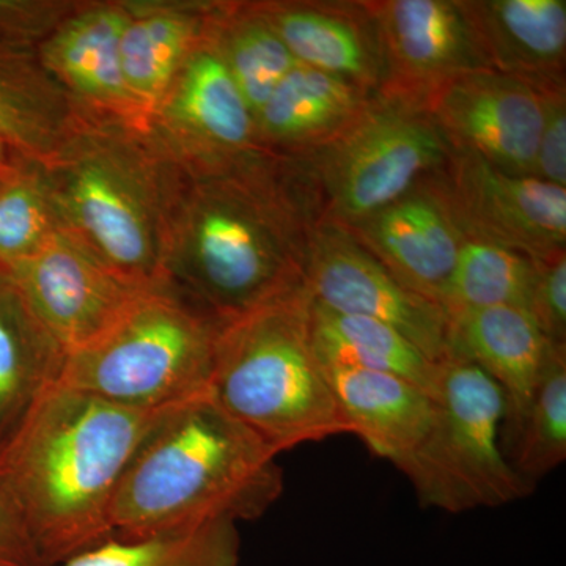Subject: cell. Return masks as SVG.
Segmentation results:
<instances>
[{"label":"cell","mask_w":566,"mask_h":566,"mask_svg":"<svg viewBox=\"0 0 566 566\" xmlns=\"http://www.w3.org/2000/svg\"><path fill=\"white\" fill-rule=\"evenodd\" d=\"M125 0H82L39 44L40 61L82 109L147 123L123 77Z\"/></svg>","instance_id":"17"},{"label":"cell","mask_w":566,"mask_h":566,"mask_svg":"<svg viewBox=\"0 0 566 566\" xmlns=\"http://www.w3.org/2000/svg\"><path fill=\"white\" fill-rule=\"evenodd\" d=\"M161 411L55 385L0 446V488L44 566L62 565L112 538L115 493Z\"/></svg>","instance_id":"2"},{"label":"cell","mask_w":566,"mask_h":566,"mask_svg":"<svg viewBox=\"0 0 566 566\" xmlns=\"http://www.w3.org/2000/svg\"><path fill=\"white\" fill-rule=\"evenodd\" d=\"M81 2L82 0H0V43L39 46Z\"/></svg>","instance_id":"31"},{"label":"cell","mask_w":566,"mask_h":566,"mask_svg":"<svg viewBox=\"0 0 566 566\" xmlns=\"http://www.w3.org/2000/svg\"><path fill=\"white\" fill-rule=\"evenodd\" d=\"M207 39L240 88L253 118L297 65L253 0H212Z\"/></svg>","instance_id":"26"},{"label":"cell","mask_w":566,"mask_h":566,"mask_svg":"<svg viewBox=\"0 0 566 566\" xmlns=\"http://www.w3.org/2000/svg\"><path fill=\"white\" fill-rule=\"evenodd\" d=\"M455 155L422 99L371 96L337 139L296 159L322 219L349 227L403 197Z\"/></svg>","instance_id":"7"},{"label":"cell","mask_w":566,"mask_h":566,"mask_svg":"<svg viewBox=\"0 0 566 566\" xmlns=\"http://www.w3.org/2000/svg\"><path fill=\"white\" fill-rule=\"evenodd\" d=\"M74 103L40 61L39 46L0 43V140L48 163L80 122Z\"/></svg>","instance_id":"23"},{"label":"cell","mask_w":566,"mask_h":566,"mask_svg":"<svg viewBox=\"0 0 566 566\" xmlns=\"http://www.w3.org/2000/svg\"><path fill=\"white\" fill-rule=\"evenodd\" d=\"M120 62L126 88L145 118L169 91L178 70L207 33L210 0H125Z\"/></svg>","instance_id":"21"},{"label":"cell","mask_w":566,"mask_h":566,"mask_svg":"<svg viewBox=\"0 0 566 566\" xmlns=\"http://www.w3.org/2000/svg\"><path fill=\"white\" fill-rule=\"evenodd\" d=\"M240 536L237 524L212 523L147 536L112 538L71 557L59 566H238Z\"/></svg>","instance_id":"27"},{"label":"cell","mask_w":566,"mask_h":566,"mask_svg":"<svg viewBox=\"0 0 566 566\" xmlns=\"http://www.w3.org/2000/svg\"><path fill=\"white\" fill-rule=\"evenodd\" d=\"M491 69L538 91L566 88L565 0H461Z\"/></svg>","instance_id":"19"},{"label":"cell","mask_w":566,"mask_h":566,"mask_svg":"<svg viewBox=\"0 0 566 566\" xmlns=\"http://www.w3.org/2000/svg\"><path fill=\"white\" fill-rule=\"evenodd\" d=\"M543 95L545 114L536 150L534 177L566 188V88H551L543 92Z\"/></svg>","instance_id":"33"},{"label":"cell","mask_w":566,"mask_h":566,"mask_svg":"<svg viewBox=\"0 0 566 566\" xmlns=\"http://www.w3.org/2000/svg\"><path fill=\"white\" fill-rule=\"evenodd\" d=\"M450 357L482 368L505 398L504 452L534 398L551 342L523 308L490 307L449 316Z\"/></svg>","instance_id":"18"},{"label":"cell","mask_w":566,"mask_h":566,"mask_svg":"<svg viewBox=\"0 0 566 566\" xmlns=\"http://www.w3.org/2000/svg\"><path fill=\"white\" fill-rule=\"evenodd\" d=\"M464 238L532 260L566 252V188L455 153L439 174Z\"/></svg>","instance_id":"10"},{"label":"cell","mask_w":566,"mask_h":566,"mask_svg":"<svg viewBox=\"0 0 566 566\" xmlns=\"http://www.w3.org/2000/svg\"><path fill=\"white\" fill-rule=\"evenodd\" d=\"M371 96L297 63L255 117L259 147L277 156L319 150L357 120Z\"/></svg>","instance_id":"20"},{"label":"cell","mask_w":566,"mask_h":566,"mask_svg":"<svg viewBox=\"0 0 566 566\" xmlns=\"http://www.w3.org/2000/svg\"><path fill=\"white\" fill-rule=\"evenodd\" d=\"M534 277L535 262L531 256L465 238L442 307L449 316L490 307L527 312Z\"/></svg>","instance_id":"28"},{"label":"cell","mask_w":566,"mask_h":566,"mask_svg":"<svg viewBox=\"0 0 566 566\" xmlns=\"http://www.w3.org/2000/svg\"><path fill=\"white\" fill-rule=\"evenodd\" d=\"M439 174L345 229L405 286L442 307L465 238Z\"/></svg>","instance_id":"15"},{"label":"cell","mask_w":566,"mask_h":566,"mask_svg":"<svg viewBox=\"0 0 566 566\" xmlns=\"http://www.w3.org/2000/svg\"><path fill=\"white\" fill-rule=\"evenodd\" d=\"M164 155L163 283L221 323L305 290L322 214L300 164L264 150L223 161Z\"/></svg>","instance_id":"1"},{"label":"cell","mask_w":566,"mask_h":566,"mask_svg":"<svg viewBox=\"0 0 566 566\" xmlns=\"http://www.w3.org/2000/svg\"><path fill=\"white\" fill-rule=\"evenodd\" d=\"M9 277L66 356L92 344L150 286L112 273L65 232L11 268Z\"/></svg>","instance_id":"12"},{"label":"cell","mask_w":566,"mask_h":566,"mask_svg":"<svg viewBox=\"0 0 566 566\" xmlns=\"http://www.w3.org/2000/svg\"><path fill=\"white\" fill-rule=\"evenodd\" d=\"M352 434L398 469L422 444L433 398L403 378L357 368L324 367Z\"/></svg>","instance_id":"22"},{"label":"cell","mask_w":566,"mask_h":566,"mask_svg":"<svg viewBox=\"0 0 566 566\" xmlns=\"http://www.w3.org/2000/svg\"><path fill=\"white\" fill-rule=\"evenodd\" d=\"M61 232L41 163L20 156L0 175V274L31 259Z\"/></svg>","instance_id":"29"},{"label":"cell","mask_w":566,"mask_h":566,"mask_svg":"<svg viewBox=\"0 0 566 566\" xmlns=\"http://www.w3.org/2000/svg\"><path fill=\"white\" fill-rule=\"evenodd\" d=\"M311 329L324 367L357 368L403 378L433 397L441 364L376 319L340 314L311 297Z\"/></svg>","instance_id":"25"},{"label":"cell","mask_w":566,"mask_h":566,"mask_svg":"<svg viewBox=\"0 0 566 566\" xmlns=\"http://www.w3.org/2000/svg\"><path fill=\"white\" fill-rule=\"evenodd\" d=\"M455 153L495 169L534 177L545 95L495 70L474 71L436 87L424 102Z\"/></svg>","instance_id":"11"},{"label":"cell","mask_w":566,"mask_h":566,"mask_svg":"<svg viewBox=\"0 0 566 566\" xmlns=\"http://www.w3.org/2000/svg\"><path fill=\"white\" fill-rule=\"evenodd\" d=\"M381 39V92L427 102L444 82L493 70L461 0H367Z\"/></svg>","instance_id":"14"},{"label":"cell","mask_w":566,"mask_h":566,"mask_svg":"<svg viewBox=\"0 0 566 566\" xmlns=\"http://www.w3.org/2000/svg\"><path fill=\"white\" fill-rule=\"evenodd\" d=\"M305 290L331 311L394 327L433 363L450 357L444 308L405 286L340 223L319 219L312 227Z\"/></svg>","instance_id":"9"},{"label":"cell","mask_w":566,"mask_h":566,"mask_svg":"<svg viewBox=\"0 0 566 566\" xmlns=\"http://www.w3.org/2000/svg\"><path fill=\"white\" fill-rule=\"evenodd\" d=\"M66 353L0 274V446L51 387L59 385Z\"/></svg>","instance_id":"24"},{"label":"cell","mask_w":566,"mask_h":566,"mask_svg":"<svg viewBox=\"0 0 566 566\" xmlns=\"http://www.w3.org/2000/svg\"><path fill=\"white\" fill-rule=\"evenodd\" d=\"M294 61L360 88L386 84L381 39L367 0H253Z\"/></svg>","instance_id":"16"},{"label":"cell","mask_w":566,"mask_h":566,"mask_svg":"<svg viewBox=\"0 0 566 566\" xmlns=\"http://www.w3.org/2000/svg\"><path fill=\"white\" fill-rule=\"evenodd\" d=\"M223 324L159 283L106 333L66 356L59 385L125 408H169L210 390Z\"/></svg>","instance_id":"6"},{"label":"cell","mask_w":566,"mask_h":566,"mask_svg":"<svg viewBox=\"0 0 566 566\" xmlns=\"http://www.w3.org/2000/svg\"><path fill=\"white\" fill-rule=\"evenodd\" d=\"M41 167L63 232L125 281L163 283L167 159L147 123L82 109Z\"/></svg>","instance_id":"4"},{"label":"cell","mask_w":566,"mask_h":566,"mask_svg":"<svg viewBox=\"0 0 566 566\" xmlns=\"http://www.w3.org/2000/svg\"><path fill=\"white\" fill-rule=\"evenodd\" d=\"M430 430L400 471L423 506L449 513L512 504L531 494L504 452L505 398L475 364H441Z\"/></svg>","instance_id":"8"},{"label":"cell","mask_w":566,"mask_h":566,"mask_svg":"<svg viewBox=\"0 0 566 566\" xmlns=\"http://www.w3.org/2000/svg\"><path fill=\"white\" fill-rule=\"evenodd\" d=\"M210 394L277 455L352 434L315 352L307 290L223 324Z\"/></svg>","instance_id":"5"},{"label":"cell","mask_w":566,"mask_h":566,"mask_svg":"<svg viewBox=\"0 0 566 566\" xmlns=\"http://www.w3.org/2000/svg\"><path fill=\"white\" fill-rule=\"evenodd\" d=\"M509 450L510 463L532 485L566 460V345H549L538 387Z\"/></svg>","instance_id":"30"},{"label":"cell","mask_w":566,"mask_h":566,"mask_svg":"<svg viewBox=\"0 0 566 566\" xmlns=\"http://www.w3.org/2000/svg\"><path fill=\"white\" fill-rule=\"evenodd\" d=\"M20 155L11 150L6 142L0 140V175L9 172L14 163L18 161Z\"/></svg>","instance_id":"35"},{"label":"cell","mask_w":566,"mask_h":566,"mask_svg":"<svg viewBox=\"0 0 566 566\" xmlns=\"http://www.w3.org/2000/svg\"><path fill=\"white\" fill-rule=\"evenodd\" d=\"M277 457L210 390L169 406L122 476L112 502V536L147 538L256 520L281 497Z\"/></svg>","instance_id":"3"},{"label":"cell","mask_w":566,"mask_h":566,"mask_svg":"<svg viewBox=\"0 0 566 566\" xmlns=\"http://www.w3.org/2000/svg\"><path fill=\"white\" fill-rule=\"evenodd\" d=\"M534 262L535 277L527 314L547 342L566 345V252Z\"/></svg>","instance_id":"32"},{"label":"cell","mask_w":566,"mask_h":566,"mask_svg":"<svg viewBox=\"0 0 566 566\" xmlns=\"http://www.w3.org/2000/svg\"><path fill=\"white\" fill-rule=\"evenodd\" d=\"M147 128L174 158L223 161L262 150L255 118L207 33L148 115Z\"/></svg>","instance_id":"13"},{"label":"cell","mask_w":566,"mask_h":566,"mask_svg":"<svg viewBox=\"0 0 566 566\" xmlns=\"http://www.w3.org/2000/svg\"><path fill=\"white\" fill-rule=\"evenodd\" d=\"M0 566H44L9 494L0 488Z\"/></svg>","instance_id":"34"}]
</instances>
